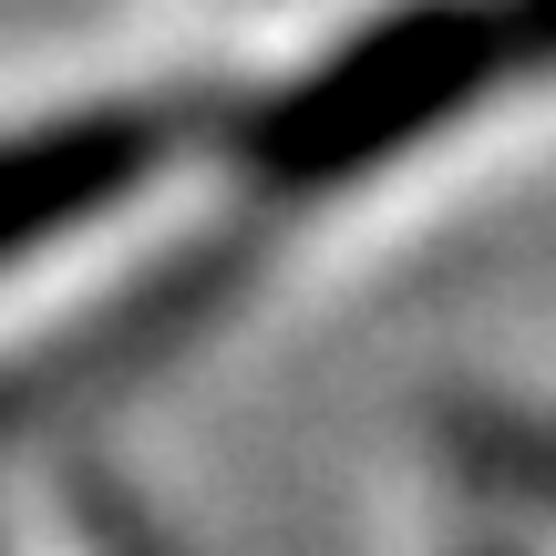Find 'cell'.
Wrapping results in <instances>:
<instances>
[{
	"label": "cell",
	"mask_w": 556,
	"mask_h": 556,
	"mask_svg": "<svg viewBox=\"0 0 556 556\" xmlns=\"http://www.w3.org/2000/svg\"><path fill=\"white\" fill-rule=\"evenodd\" d=\"M536 73H556V0H392L289 83L227 103L217 155L248 197L319 206Z\"/></svg>",
	"instance_id": "6da1fadb"
},
{
	"label": "cell",
	"mask_w": 556,
	"mask_h": 556,
	"mask_svg": "<svg viewBox=\"0 0 556 556\" xmlns=\"http://www.w3.org/2000/svg\"><path fill=\"white\" fill-rule=\"evenodd\" d=\"M227 135V103L206 93H93L62 114L0 124V278L41 248L124 217L144 186H165L197 144Z\"/></svg>",
	"instance_id": "7a4b0ae2"
},
{
	"label": "cell",
	"mask_w": 556,
	"mask_h": 556,
	"mask_svg": "<svg viewBox=\"0 0 556 556\" xmlns=\"http://www.w3.org/2000/svg\"><path fill=\"white\" fill-rule=\"evenodd\" d=\"M248 248H258L248 227H227V238H186L176 258H155V268L124 278V289H103L93 309H83L73 330L52 340V351L11 361V371H0V443L31 433V422H52L62 402L103 392V381L155 371V361H165V351H176V340H186V330H197V319L248 278Z\"/></svg>",
	"instance_id": "3957f363"
},
{
	"label": "cell",
	"mask_w": 556,
	"mask_h": 556,
	"mask_svg": "<svg viewBox=\"0 0 556 556\" xmlns=\"http://www.w3.org/2000/svg\"><path fill=\"white\" fill-rule=\"evenodd\" d=\"M433 443L484 505L556 516V413H536V402H443Z\"/></svg>",
	"instance_id": "277c9868"
},
{
	"label": "cell",
	"mask_w": 556,
	"mask_h": 556,
	"mask_svg": "<svg viewBox=\"0 0 556 556\" xmlns=\"http://www.w3.org/2000/svg\"><path fill=\"white\" fill-rule=\"evenodd\" d=\"M464 556H526V546H464Z\"/></svg>",
	"instance_id": "5b68a950"
}]
</instances>
